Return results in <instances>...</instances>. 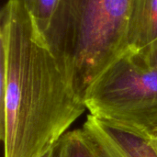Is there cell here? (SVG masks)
<instances>
[{
	"instance_id": "cell-5",
	"label": "cell",
	"mask_w": 157,
	"mask_h": 157,
	"mask_svg": "<svg viewBox=\"0 0 157 157\" xmlns=\"http://www.w3.org/2000/svg\"><path fill=\"white\" fill-rule=\"evenodd\" d=\"M156 39L157 0H136L129 29V50L141 51Z\"/></svg>"
},
{
	"instance_id": "cell-6",
	"label": "cell",
	"mask_w": 157,
	"mask_h": 157,
	"mask_svg": "<svg viewBox=\"0 0 157 157\" xmlns=\"http://www.w3.org/2000/svg\"><path fill=\"white\" fill-rule=\"evenodd\" d=\"M42 36L46 31L59 0H19Z\"/></svg>"
},
{
	"instance_id": "cell-3",
	"label": "cell",
	"mask_w": 157,
	"mask_h": 157,
	"mask_svg": "<svg viewBox=\"0 0 157 157\" xmlns=\"http://www.w3.org/2000/svg\"><path fill=\"white\" fill-rule=\"evenodd\" d=\"M89 115L157 140V69L128 50L109 65L84 95Z\"/></svg>"
},
{
	"instance_id": "cell-8",
	"label": "cell",
	"mask_w": 157,
	"mask_h": 157,
	"mask_svg": "<svg viewBox=\"0 0 157 157\" xmlns=\"http://www.w3.org/2000/svg\"><path fill=\"white\" fill-rule=\"evenodd\" d=\"M137 52H139L144 56V58L150 65L157 69V39L144 49Z\"/></svg>"
},
{
	"instance_id": "cell-1",
	"label": "cell",
	"mask_w": 157,
	"mask_h": 157,
	"mask_svg": "<svg viewBox=\"0 0 157 157\" xmlns=\"http://www.w3.org/2000/svg\"><path fill=\"white\" fill-rule=\"evenodd\" d=\"M86 109L19 0L0 13L4 157H41Z\"/></svg>"
},
{
	"instance_id": "cell-7",
	"label": "cell",
	"mask_w": 157,
	"mask_h": 157,
	"mask_svg": "<svg viewBox=\"0 0 157 157\" xmlns=\"http://www.w3.org/2000/svg\"><path fill=\"white\" fill-rule=\"evenodd\" d=\"M64 138L67 157H92L81 135L80 129L68 132Z\"/></svg>"
},
{
	"instance_id": "cell-9",
	"label": "cell",
	"mask_w": 157,
	"mask_h": 157,
	"mask_svg": "<svg viewBox=\"0 0 157 157\" xmlns=\"http://www.w3.org/2000/svg\"><path fill=\"white\" fill-rule=\"evenodd\" d=\"M64 135L57 144H55L51 149H49L41 157H67Z\"/></svg>"
},
{
	"instance_id": "cell-2",
	"label": "cell",
	"mask_w": 157,
	"mask_h": 157,
	"mask_svg": "<svg viewBox=\"0 0 157 157\" xmlns=\"http://www.w3.org/2000/svg\"><path fill=\"white\" fill-rule=\"evenodd\" d=\"M136 0H59L41 36L83 98L92 82L129 50Z\"/></svg>"
},
{
	"instance_id": "cell-4",
	"label": "cell",
	"mask_w": 157,
	"mask_h": 157,
	"mask_svg": "<svg viewBox=\"0 0 157 157\" xmlns=\"http://www.w3.org/2000/svg\"><path fill=\"white\" fill-rule=\"evenodd\" d=\"M92 157H157V143L88 115L80 129Z\"/></svg>"
},
{
	"instance_id": "cell-10",
	"label": "cell",
	"mask_w": 157,
	"mask_h": 157,
	"mask_svg": "<svg viewBox=\"0 0 157 157\" xmlns=\"http://www.w3.org/2000/svg\"><path fill=\"white\" fill-rule=\"evenodd\" d=\"M156 143H157V140H156Z\"/></svg>"
}]
</instances>
